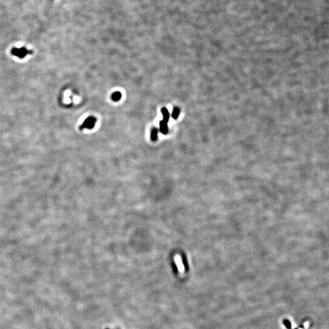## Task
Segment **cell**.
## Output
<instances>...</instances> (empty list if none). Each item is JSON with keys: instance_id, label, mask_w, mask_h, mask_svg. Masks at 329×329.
<instances>
[{"instance_id": "obj_1", "label": "cell", "mask_w": 329, "mask_h": 329, "mask_svg": "<svg viewBox=\"0 0 329 329\" xmlns=\"http://www.w3.org/2000/svg\"><path fill=\"white\" fill-rule=\"evenodd\" d=\"M32 53V51L31 50H27L26 48L22 47L20 48H13L11 50V54L15 56L18 57L20 59L24 58L28 54H31Z\"/></svg>"}, {"instance_id": "obj_2", "label": "cell", "mask_w": 329, "mask_h": 329, "mask_svg": "<svg viewBox=\"0 0 329 329\" xmlns=\"http://www.w3.org/2000/svg\"><path fill=\"white\" fill-rule=\"evenodd\" d=\"M96 120L94 117H88L86 119L85 121L83 122L82 125L80 126V129L82 130L84 129H91L94 128L95 124H96Z\"/></svg>"}, {"instance_id": "obj_3", "label": "cell", "mask_w": 329, "mask_h": 329, "mask_svg": "<svg viewBox=\"0 0 329 329\" xmlns=\"http://www.w3.org/2000/svg\"><path fill=\"white\" fill-rule=\"evenodd\" d=\"M160 130L163 134H166L168 132V128L167 123L165 122L163 120L160 122Z\"/></svg>"}, {"instance_id": "obj_4", "label": "cell", "mask_w": 329, "mask_h": 329, "mask_svg": "<svg viewBox=\"0 0 329 329\" xmlns=\"http://www.w3.org/2000/svg\"><path fill=\"white\" fill-rule=\"evenodd\" d=\"M161 112H162V115H163V121L168 123L169 119H170V114H169L168 110L166 108H162Z\"/></svg>"}, {"instance_id": "obj_5", "label": "cell", "mask_w": 329, "mask_h": 329, "mask_svg": "<svg viewBox=\"0 0 329 329\" xmlns=\"http://www.w3.org/2000/svg\"><path fill=\"white\" fill-rule=\"evenodd\" d=\"M175 261L176 264H177V267L179 269V270L181 271H183L184 269V265L182 264V259L181 258V257L179 256V255H176L175 257Z\"/></svg>"}, {"instance_id": "obj_6", "label": "cell", "mask_w": 329, "mask_h": 329, "mask_svg": "<svg viewBox=\"0 0 329 329\" xmlns=\"http://www.w3.org/2000/svg\"><path fill=\"white\" fill-rule=\"evenodd\" d=\"M158 132H159V130H158L157 128H153V129H152L151 137V140H152V141H155V140L157 139Z\"/></svg>"}, {"instance_id": "obj_7", "label": "cell", "mask_w": 329, "mask_h": 329, "mask_svg": "<svg viewBox=\"0 0 329 329\" xmlns=\"http://www.w3.org/2000/svg\"><path fill=\"white\" fill-rule=\"evenodd\" d=\"M121 98V93L120 92V91H116L113 93L112 96V99L113 100L115 101H119Z\"/></svg>"}, {"instance_id": "obj_8", "label": "cell", "mask_w": 329, "mask_h": 329, "mask_svg": "<svg viewBox=\"0 0 329 329\" xmlns=\"http://www.w3.org/2000/svg\"><path fill=\"white\" fill-rule=\"evenodd\" d=\"M180 114V110L179 108L177 107H175L174 109H173V113H172V117H173L174 119L176 120L177 118L179 117Z\"/></svg>"}]
</instances>
